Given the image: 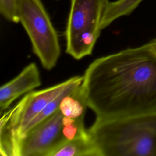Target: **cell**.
Listing matches in <instances>:
<instances>
[{
  "label": "cell",
  "mask_w": 156,
  "mask_h": 156,
  "mask_svg": "<svg viewBox=\"0 0 156 156\" xmlns=\"http://www.w3.org/2000/svg\"><path fill=\"white\" fill-rule=\"evenodd\" d=\"M0 12L8 21L19 23L16 12V0H0Z\"/></svg>",
  "instance_id": "12"
},
{
  "label": "cell",
  "mask_w": 156,
  "mask_h": 156,
  "mask_svg": "<svg viewBox=\"0 0 156 156\" xmlns=\"http://www.w3.org/2000/svg\"><path fill=\"white\" fill-rule=\"evenodd\" d=\"M80 85H77V86H75V87H71L68 89H67L66 90L64 91L63 93H62L60 95H58L55 99H54L53 101H52L29 124L27 129V132H26V134L28 132H29L31 129H32L34 127H35V126H37L38 124H39L40 123H41V122H43L44 120H45L46 118H48V117H49L51 115H52L56 110H57V109L59 107L60 104L62 101V100L63 99V98L68 93H69L70 92H71L73 90H74V89H76L77 87H78Z\"/></svg>",
  "instance_id": "11"
},
{
  "label": "cell",
  "mask_w": 156,
  "mask_h": 156,
  "mask_svg": "<svg viewBox=\"0 0 156 156\" xmlns=\"http://www.w3.org/2000/svg\"><path fill=\"white\" fill-rule=\"evenodd\" d=\"M108 0H71L65 30L66 52L76 60L91 55Z\"/></svg>",
  "instance_id": "3"
},
{
  "label": "cell",
  "mask_w": 156,
  "mask_h": 156,
  "mask_svg": "<svg viewBox=\"0 0 156 156\" xmlns=\"http://www.w3.org/2000/svg\"><path fill=\"white\" fill-rule=\"evenodd\" d=\"M11 110L1 114L0 121V154L1 156H20L19 145L10 123Z\"/></svg>",
  "instance_id": "9"
},
{
  "label": "cell",
  "mask_w": 156,
  "mask_h": 156,
  "mask_svg": "<svg viewBox=\"0 0 156 156\" xmlns=\"http://www.w3.org/2000/svg\"><path fill=\"white\" fill-rule=\"evenodd\" d=\"M143 0H117L108 2L101 23L102 29L108 26L112 22L119 17L130 14Z\"/></svg>",
  "instance_id": "10"
},
{
  "label": "cell",
  "mask_w": 156,
  "mask_h": 156,
  "mask_svg": "<svg viewBox=\"0 0 156 156\" xmlns=\"http://www.w3.org/2000/svg\"><path fill=\"white\" fill-rule=\"evenodd\" d=\"M148 48L156 55V38L146 43Z\"/></svg>",
  "instance_id": "13"
},
{
  "label": "cell",
  "mask_w": 156,
  "mask_h": 156,
  "mask_svg": "<svg viewBox=\"0 0 156 156\" xmlns=\"http://www.w3.org/2000/svg\"><path fill=\"white\" fill-rule=\"evenodd\" d=\"M65 141L64 115L58 108L20 140V156H49Z\"/></svg>",
  "instance_id": "6"
},
{
  "label": "cell",
  "mask_w": 156,
  "mask_h": 156,
  "mask_svg": "<svg viewBox=\"0 0 156 156\" xmlns=\"http://www.w3.org/2000/svg\"><path fill=\"white\" fill-rule=\"evenodd\" d=\"M19 22L26 31L34 54L43 67L51 70L60 55L57 33L41 0H16Z\"/></svg>",
  "instance_id": "4"
},
{
  "label": "cell",
  "mask_w": 156,
  "mask_h": 156,
  "mask_svg": "<svg viewBox=\"0 0 156 156\" xmlns=\"http://www.w3.org/2000/svg\"><path fill=\"white\" fill-rule=\"evenodd\" d=\"M96 118L156 113V55L146 44L95 59L82 83Z\"/></svg>",
  "instance_id": "1"
},
{
  "label": "cell",
  "mask_w": 156,
  "mask_h": 156,
  "mask_svg": "<svg viewBox=\"0 0 156 156\" xmlns=\"http://www.w3.org/2000/svg\"><path fill=\"white\" fill-rule=\"evenodd\" d=\"M82 81L83 76H77L52 87L30 92L10 108V123L18 145L20 140L26 135L30 122L62 93L81 85Z\"/></svg>",
  "instance_id": "5"
},
{
  "label": "cell",
  "mask_w": 156,
  "mask_h": 156,
  "mask_svg": "<svg viewBox=\"0 0 156 156\" xmlns=\"http://www.w3.org/2000/svg\"><path fill=\"white\" fill-rule=\"evenodd\" d=\"M88 132L101 156H156V113L96 118Z\"/></svg>",
  "instance_id": "2"
},
{
  "label": "cell",
  "mask_w": 156,
  "mask_h": 156,
  "mask_svg": "<svg viewBox=\"0 0 156 156\" xmlns=\"http://www.w3.org/2000/svg\"><path fill=\"white\" fill-rule=\"evenodd\" d=\"M49 156H101V155L88 133L85 136L62 143L53 149Z\"/></svg>",
  "instance_id": "8"
},
{
  "label": "cell",
  "mask_w": 156,
  "mask_h": 156,
  "mask_svg": "<svg viewBox=\"0 0 156 156\" xmlns=\"http://www.w3.org/2000/svg\"><path fill=\"white\" fill-rule=\"evenodd\" d=\"M41 85L40 71L35 63L27 65L12 80L1 87V113L21 95L29 92Z\"/></svg>",
  "instance_id": "7"
}]
</instances>
